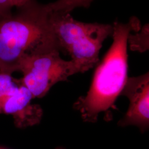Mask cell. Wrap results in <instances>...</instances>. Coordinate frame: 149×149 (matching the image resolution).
<instances>
[{
	"mask_svg": "<svg viewBox=\"0 0 149 149\" xmlns=\"http://www.w3.org/2000/svg\"><path fill=\"white\" fill-rule=\"evenodd\" d=\"M113 27L111 47L97 65L89 90L73 105L85 122L96 123L100 115L107 121L112 119L115 103L128 77V36L142 26L137 18L133 17L127 23L115 22Z\"/></svg>",
	"mask_w": 149,
	"mask_h": 149,
	"instance_id": "cell-1",
	"label": "cell"
},
{
	"mask_svg": "<svg viewBox=\"0 0 149 149\" xmlns=\"http://www.w3.org/2000/svg\"><path fill=\"white\" fill-rule=\"evenodd\" d=\"M19 8L14 15L0 18V72L11 75L19 71L24 55L58 48L46 5L31 0Z\"/></svg>",
	"mask_w": 149,
	"mask_h": 149,
	"instance_id": "cell-2",
	"label": "cell"
},
{
	"mask_svg": "<svg viewBox=\"0 0 149 149\" xmlns=\"http://www.w3.org/2000/svg\"><path fill=\"white\" fill-rule=\"evenodd\" d=\"M47 10L59 50L69 55L77 74L97 66L103 43L112 36L113 24L84 23L75 20L70 13L61 14Z\"/></svg>",
	"mask_w": 149,
	"mask_h": 149,
	"instance_id": "cell-3",
	"label": "cell"
},
{
	"mask_svg": "<svg viewBox=\"0 0 149 149\" xmlns=\"http://www.w3.org/2000/svg\"><path fill=\"white\" fill-rule=\"evenodd\" d=\"M57 47L39 50L24 55L19 71L23 74L21 84L31 92L34 98H42L60 82L77 74L71 60L63 59Z\"/></svg>",
	"mask_w": 149,
	"mask_h": 149,
	"instance_id": "cell-4",
	"label": "cell"
},
{
	"mask_svg": "<svg viewBox=\"0 0 149 149\" xmlns=\"http://www.w3.org/2000/svg\"><path fill=\"white\" fill-rule=\"evenodd\" d=\"M129 102L128 110L118 123L121 127L135 126L142 133L149 128V74L128 77L120 96Z\"/></svg>",
	"mask_w": 149,
	"mask_h": 149,
	"instance_id": "cell-5",
	"label": "cell"
},
{
	"mask_svg": "<svg viewBox=\"0 0 149 149\" xmlns=\"http://www.w3.org/2000/svg\"><path fill=\"white\" fill-rule=\"evenodd\" d=\"M31 92L21 84L12 94L7 96L1 105V113L12 116L17 128H26L40 122L43 112L42 107L32 103Z\"/></svg>",
	"mask_w": 149,
	"mask_h": 149,
	"instance_id": "cell-6",
	"label": "cell"
},
{
	"mask_svg": "<svg viewBox=\"0 0 149 149\" xmlns=\"http://www.w3.org/2000/svg\"><path fill=\"white\" fill-rule=\"evenodd\" d=\"M149 24H146L142 26L140 30L132 32L129 34L128 45L132 51L144 53L149 49Z\"/></svg>",
	"mask_w": 149,
	"mask_h": 149,
	"instance_id": "cell-7",
	"label": "cell"
},
{
	"mask_svg": "<svg viewBox=\"0 0 149 149\" xmlns=\"http://www.w3.org/2000/svg\"><path fill=\"white\" fill-rule=\"evenodd\" d=\"M93 0H57L46 5L49 10L61 14L70 13L77 7L88 8Z\"/></svg>",
	"mask_w": 149,
	"mask_h": 149,
	"instance_id": "cell-8",
	"label": "cell"
},
{
	"mask_svg": "<svg viewBox=\"0 0 149 149\" xmlns=\"http://www.w3.org/2000/svg\"><path fill=\"white\" fill-rule=\"evenodd\" d=\"M18 87L11 74L0 72V113L1 105L7 96L10 95Z\"/></svg>",
	"mask_w": 149,
	"mask_h": 149,
	"instance_id": "cell-9",
	"label": "cell"
},
{
	"mask_svg": "<svg viewBox=\"0 0 149 149\" xmlns=\"http://www.w3.org/2000/svg\"><path fill=\"white\" fill-rule=\"evenodd\" d=\"M13 7L11 0H0V18L10 14Z\"/></svg>",
	"mask_w": 149,
	"mask_h": 149,
	"instance_id": "cell-10",
	"label": "cell"
},
{
	"mask_svg": "<svg viewBox=\"0 0 149 149\" xmlns=\"http://www.w3.org/2000/svg\"><path fill=\"white\" fill-rule=\"evenodd\" d=\"M13 7H21L29 3L31 0H11Z\"/></svg>",
	"mask_w": 149,
	"mask_h": 149,
	"instance_id": "cell-11",
	"label": "cell"
},
{
	"mask_svg": "<svg viewBox=\"0 0 149 149\" xmlns=\"http://www.w3.org/2000/svg\"><path fill=\"white\" fill-rule=\"evenodd\" d=\"M55 149H66L64 147H63V146H58V147H57V148H56Z\"/></svg>",
	"mask_w": 149,
	"mask_h": 149,
	"instance_id": "cell-12",
	"label": "cell"
},
{
	"mask_svg": "<svg viewBox=\"0 0 149 149\" xmlns=\"http://www.w3.org/2000/svg\"></svg>",
	"mask_w": 149,
	"mask_h": 149,
	"instance_id": "cell-13",
	"label": "cell"
}]
</instances>
